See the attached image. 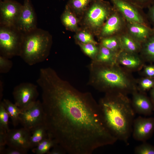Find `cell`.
Wrapping results in <instances>:
<instances>
[{
  "instance_id": "1",
  "label": "cell",
  "mask_w": 154,
  "mask_h": 154,
  "mask_svg": "<svg viewBox=\"0 0 154 154\" xmlns=\"http://www.w3.org/2000/svg\"><path fill=\"white\" fill-rule=\"evenodd\" d=\"M37 83L41 90L48 137L66 153L91 154L117 140L90 95L70 87L56 73L42 75Z\"/></svg>"
},
{
  "instance_id": "2",
  "label": "cell",
  "mask_w": 154,
  "mask_h": 154,
  "mask_svg": "<svg viewBox=\"0 0 154 154\" xmlns=\"http://www.w3.org/2000/svg\"><path fill=\"white\" fill-rule=\"evenodd\" d=\"M127 95L120 92L106 93L98 104L109 129L118 140L127 145L136 114Z\"/></svg>"
},
{
  "instance_id": "3",
  "label": "cell",
  "mask_w": 154,
  "mask_h": 154,
  "mask_svg": "<svg viewBox=\"0 0 154 154\" xmlns=\"http://www.w3.org/2000/svg\"><path fill=\"white\" fill-rule=\"evenodd\" d=\"M100 64L96 78L101 90L106 93L117 92L127 95L138 91L137 80L130 72L117 63Z\"/></svg>"
},
{
  "instance_id": "4",
  "label": "cell",
  "mask_w": 154,
  "mask_h": 154,
  "mask_svg": "<svg viewBox=\"0 0 154 154\" xmlns=\"http://www.w3.org/2000/svg\"><path fill=\"white\" fill-rule=\"evenodd\" d=\"M52 44L50 33L37 27L23 33L19 56L29 66L42 62L48 56Z\"/></svg>"
},
{
  "instance_id": "5",
  "label": "cell",
  "mask_w": 154,
  "mask_h": 154,
  "mask_svg": "<svg viewBox=\"0 0 154 154\" xmlns=\"http://www.w3.org/2000/svg\"><path fill=\"white\" fill-rule=\"evenodd\" d=\"M114 10L110 2L104 0H94L84 14L85 29L98 35L100 31Z\"/></svg>"
},
{
  "instance_id": "6",
  "label": "cell",
  "mask_w": 154,
  "mask_h": 154,
  "mask_svg": "<svg viewBox=\"0 0 154 154\" xmlns=\"http://www.w3.org/2000/svg\"><path fill=\"white\" fill-rule=\"evenodd\" d=\"M23 35L16 26L0 25V55L9 59L19 56Z\"/></svg>"
},
{
  "instance_id": "7",
  "label": "cell",
  "mask_w": 154,
  "mask_h": 154,
  "mask_svg": "<svg viewBox=\"0 0 154 154\" xmlns=\"http://www.w3.org/2000/svg\"><path fill=\"white\" fill-rule=\"evenodd\" d=\"M12 94L14 103L21 111L35 102L39 95L37 86L29 82H22L16 86Z\"/></svg>"
},
{
  "instance_id": "8",
  "label": "cell",
  "mask_w": 154,
  "mask_h": 154,
  "mask_svg": "<svg viewBox=\"0 0 154 154\" xmlns=\"http://www.w3.org/2000/svg\"><path fill=\"white\" fill-rule=\"evenodd\" d=\"M44 114L42 102L37 100L21 111L20 123L23 127L31 131L37 126L44 124Z\"/></svg>"
},
{
  "instance_id": "9",
  "label": "cell",
  "mask_w": 154,
  "mask_h": 154,
  "mask_svg": "<svg viewBox=\"0 0 154 154\" xmlns=\"http://www.w3.org/2000/svg\"><path fill=\"white\" fill-rule=\"evenodd\" d=\"M114 9L124 18L127 22L137 23L149 26L141 9L124 0H110Z\"/></svg>"
},
{
  "instance_id": "10",
  "label": "cell",
  "mask_w": 154,
  "mask_h": 154,
  "mask_svg": "<svg viewBox=\"0 0 154 154\" xmlns=\"http://www.w3.org/2000/svg\"><path fill=\"white\" fill-rule=\"evenodd\" d=\"M23 5L13 0L0 1V25L16 26Z\"/></svg>"
},
{
  "instance_id": "11",
  "label": "cell",
  "mask_w": 154,
  "mask_h": 154,
  "mask_svg": "<svg viewBox=\"0 0 154 154\" xmlns=\"http://www.w3.org/2000/svg\"><path fill=\"white\" fill-rule=\"evenodd\" d=\"M126 23L123 16L114 9L101 28L98 35L100 38L101 39L119 35L125 30Z\"/></svg>"
},
{
  "instance_id": "12",
  "label": "cell",
  "mask_w": 154,
  "mask_h": 154,
  "mask_svg": "<svg viewBox=\"0 0 154 154\" xmlns=\"http://www.w3.org/2000/svg\"><path fill=\"white\" fill-rule=\"evenodd\" d=\"M36 15L31 0H24L16 26L23 33L37 28Z\"/></svg>"
},
{
  "instance_id": "13",
  "label": "cell",
  "mask_w": 154,
  "mask_h": 154,
  "mask_svg": "<svg viewBox=\"0 0 154 154\" xmlns=\"http://www.w3.org/2000/svg\"><path fill=\"white\" fill-rule=\"evenodd\" d=\"M154 132V118L139 116L134 120L132 134L136 141H146Z\"/></svg>"
},
{
  "instance_id": "14",
  "label": "cell",
  "mask_w": 154,
  "mask_h": 154,
  "mask_svg": "<svg viewBox=\"0 0 154 154\" xmlns=\"http://www.w3.org/2000/svg\"><path fill=\"white\" fill-rule=\"evenodd\" d=\"M31 131L23 127L9 129L7 133V145L28 152L31 149Z\"/></svg>"
},
{
  "instance_id": "15",
  "label": "cell",
  "mask_w": 154,
  "mask_h": 154,
  "mask_svg": "<svg viewBox=\"0 0 154 154\" xmlns=\"http://www.w3.org/2000/svg\"><path fill=\"white\" fill-rule=\"evenodd\" d=\"M131 95V104L136 114L145 116H150L153 114L154 105L146 93L136 91Z\"/></svg>"
},
{
  "instance_id": "16",
  "label": "cell",
  "mask_w": 154,
  "mask_h": 154,
  "mask_svg": "<svg viewBox=\"0 0 154 154\" xmlns=\"http://www.w3.org/2000/svg\"><path fill=\"white\" fill-rule=\"evenodd\" d=\"M145 62L139 54L123 50L119 53L117 60V64L130 72L141 70Z\"/></svg>"
},
{
  "instance_id": "17",
  "label": "cell",
  "mask_w": 154,
  "mask_h": 154,
  "mask_svg": "<svg viewBox=\"0 0 154 154\" xmlns=\"http://www.w3.org/2000/svg\"><path fill=\"white\" fill-rule=\"evenodd\" d=\"M125 31L141 44L154 34L153 28L137 23L126 22Z\"/></svg>"
},
{
  "instance_id": "18",
  "label": "cell",
  "mask_w": 154,
  "mask_h": 154,
  "mask_svg": "<svg viewBox=\"0 0 154 154\" xmlns=\"http://www.w3.org/2000/svg\"><path fill=\"white\" fill-rule=\"evenodd\" d=\"M118 35L122 50L130 53H139L141 47V43L130 35L125 30Z\"/></svg>"
},
{
  "instance_id": "19",
  "label": "cell",
  "mask_w": 154,
  "mask_h": 154,
  "mask_svg": "<svg viewBox=\"0 0 154 154\" xmlns=\"http://www.w3.org/2000/svg\"><path fill=\"white\" fill-rule=\"evenodd\" d=\"M60 19L62 24L67 30L76 32L80 30L79 19L67 4L61 16Z\"/></svg>"
},
{
  "instance_id": "20",
  "label": "cell",
  "mask_w": 154,
  "mask_h": 154,
  "mask_svg": "<svg viewBox=\"0 0 154 154\" xmlns=\"http://www.w3.org/2000/svg\"><path fill=\"white\" fill-rule=\"evenodd\" d=\"M139 53L145 62L154 64V34L142 43Z\"/></svg>"
},
{
  "instance_id": "21",
  "label": "cell",
  "mask_w": 154,
  "mask_h": 154,
  "mask_svg": "<svg viewBox=\"0 0 154 154\" xmlns=\"http://www.w3.org/2000/svg\"><path fill=\"white\" fill-rule=\"evenodd\" d=\"M119 53L114 52L100 45L98 53L96 56L100 64H113L117 63Z\"/></svg>"
},
{
  "instance_id": "22",
  "label": "cell",
  "mask_w": 154,
  "mask_h": 154,
  "mask_svg": "<svg viewBox=\"0 0 154 154\" xmlns=\"http://www.w3.org/2000/svg\"><path fill=\"white\" fill-rule=\"evenodd\" d=\"M30 138L31 149L36 147L43 140L48 137L47 129L44 124L35 128L32 131Z\"/></svg>"
},
{
  "instance_id": "23",
  "label": "cell",
  "mask_w": 154,
  "mask_h": 154,
  "mask_svg": "<svg viewBox=\"0 0 154 154\" xmlns=\"http://www.w3.org/2000/svg\"><path fill=\"white\" fill-rule=\"evenodd\" d=\"M2 102L13 126H17L20 123V116L21 110L14 103H13L8 99H4Z\"/></svg>"
},
{
  "instance_id": "24",
  "label": "cell",
  "mask_w": 154,
  "mask_h": 154,
  "mask_svg": "<svg viewBox=\"0 0 154 154\" xmlns=\"http://www.w3.org/2000/svg\"><path fill=\"white\" fill-rule=\"evenodd\" d=\"M94 0H69L67 5L76 15L84 14Z\"/></svg>"
},
{
  "instance_id": "25",
  "label": "cell",
  "mask_w": 154,
  "mask_h": 154,
  "mask_svg": "<svg viewBox=\"0 0 154 154\" xmlns=\"http://www.w3.org/2000/svg\"><path fill=\"white\" fill-rule=\"evenodd\" d=\"M101 39L100 45L108 49L117 53L122 50L118 35L109 36Z\"/></svg>"
},
{
  "instance_id": "26",
  "label": "cell",
  "mask_w": 154,
  "mask_h": 154,
  "mask_svg": "<svg viewBox=\"0 0 154 154\" xmlns=\"http://www.w3.org/2000/svg\"><path fill=\"white\" fill-rule=\"evenodd\" d=\"M58 144L52 139L48 137L31 149L32 151L36 154H47L50 149Z\"/></svg>"
},
{
  "instance_id": "27",
  "label": "cell",
  "mask_w": 154,
  "mask_h": 154,
  "mask_svg": "<svg viewBox=\"0 0 154 154\" xmlns=\"http://www.w3.org/2000/svg\"><path fill=\"white\" fill-rule=\"evenodd\" d=\"M74 37L78 43L83 44L91 43L96 45L97 44L94 38L93 34L86 29H80L76 32Z\"/></svg>"
},
{
  "instance_id": "28",
  "label": "cell",
  "mask_w": 154,
  "mask_h": 154,
  "mask_svg": "<svg viewBox=\"0 0 154 154\" xmlns=\"http://www.w3.org/2000/svg\"><path fill=\"white\" fill-rule=\"evenodd\" d=\"M137 86L138 91L146 93L154 87V78L143 77L137 80Z\"/></svg>"
},
{
  "instance_id": "29",
  "label": "cell",
  "mask_w": 154,
  "mask_h": 154,
  "mask_svg": "<svg viewBox=\"0 0 154 154\" xmlns=\"http://www.w3.org/2000/svg\"><path fill=\"white\" fill-rule=\"evenodd\" d=\"M78 43L83 52L87 55L91 57H94L97 56L99 48L96 46V44L91 43Z\"/></svg>"
},
{
  "instance_id": "30",
  "label": "cell",
  "mask_w": 154,
  "mask_h": 154,
  "mask_svg": "<svg viewBox=\"0 0 154 154\" xmlns=\"http://www.w3.org/2000/svg\"><path fill=\"white\" fill-rule=\"evenodd\" d=\"M9 116L6 110L2 101L0 103V128L7 131L10 129L8 126Z\"/></svg>"
},
{
  "instance_id": "31",
  "label": "cell",
  "mask_w": 154,
  "mask_h": 154,
  "mask_svg": "<svg viewBox=\"0 0 154 154\" xmlns=\"http://www.w3.org/2000/svg\"><path fill=\"white\" fill-rule=\"evenodd\" d=\"M136 146L134 153L136 154H154V146L146 141Z\"/></svg>"
},
{
  "instance_id": "32",
  "label": "cell",
  "mask_w": 154,
  "mask_h": 154,
  "mask_svg": "<svg viewBox=\"0 0 154 154\" xmlns=\"http://www.w3.org/2000/svg\"><path fill=\"white\" fill-rule=\"evenodd\" d=\"M10 59L0 55V73H8L13 66V63Z\"/></svg>"
},
{
  "instance_id": "33",
  "label": "cell",
  "mask_w": 154,
  "mask_h": 154,
  "mask_svg": "<svg viewBox=\"0 0 154 154\" xmlns=\"http://www.w3.org/2000/svg\"><path fill=\"white\" fill-rule=\"evenodd\" d=\"M142 9L149 8L154 3V0H124Z\"/></svg>"
},
{
  "instance_id": "34",
  "label": "cell",
  "mask_w": 154,
  "mask_h": 154,
  "mask_svg": "<svg viewBox=\"0 0 154 154\" xmlns=\"http://www.w3.org/2000/svg\"><path fill=\"white\" fill-rule=\"evenodd\" d=\"M141 70L142 74L144 77L154 78V64H145Z\"/></svg>"
},
{
  "instance_id": "35",
  "label": "cell",
  "mask_w": 154,
  "mask_h": 154,
  "mask_svg": "<svg viewBox=\"0 0 154 154\" xmlns=\"http://www.w3.org/2000/svg\"><path fill=\"white\" fill-rule=\"evenodd\" d=\"M7 132L3 129L0 128V154H3L5 149Z\"/></svg>"
},
{
  "instance_id": "36",
  "label": "cell",
  "mask_w": 154,
  "mask_h": 154,
  "mask_svg": "<svg viewBox=\"0 0 154 154\" xmlns=\"http://www.w3.org/2000/svg\"><path fill=\"white\" fill-rule=\"evenodd\" d=\"M27 152L17 148L8 146L5 148L3 154H26Z\"/></svg>"
},
{
  "instance_id": "37",
  "label": "cell",
  "mask_w": 154,
  "mask_h": 154,
  "mask_svg": "<svg viewBox=\"0 0 154 154\" xmlns=\"http://www.w3.org/2000/svg\"><path fill=\"white\" fill-rule=\"evenodd\" d=\"M52 148L47 154H63L66 153L64 149L58 144L56 145Z\"/></svg>"
},
{
  "instance_id": "38",
  "label": "cell",
  "mask_w": 154,
  "mask_h": 154,
  "mask_svg": "<svg viewBox=\"0 0 154 154\" xmlns=\"http://www.w3.org/2000/svg\"><path fill=\"white\" fill-rule=\"evenodd\" d=\"M148 8V17L153 25L154 29V3Z\"/></svg>"
},
{
  "instance_id": "39",
  "label": "cell",
  "mask_w": 154,
  "mask_h": 154,
  "mask_svg": "<svg viewBox=\"0 0 154 154\" xmlns=\"http://www.w3.org/2000/svg\"><path fill=\"white\" fill-rule=\"evenodd\" d=\"M0 101H1L3 97V82L2 79L0 80Z\"/></svg>"
},
{
  "instance_id": "40",
  "label": "cell",
  "mask_w": 154,
  "mask_h": 154,
  "mask_svg": "<svg viewBox=\"0 0 154 154\" xmlns=\"http://www.w3.org/2000/svg\"><path fill=\"white\" fill-rule=\"evenodd\" d=\"M150 98L154 105V87L150 90Z\"/></svg>"
},
{
  "instance_id": "41",
  "label": "cell",
  "mask_w": 154,
  "mask_h": 154,
  "mask_svg": "<svg viewBox=\"0 0 154 154\" xmlns=\"http://www.w3.org/2000/svg\"><path fill=\"white\" fill-rule=\"evenodd\" d=\"M5 0H0V1H5Z\"/></svg>"
}]
</instances>
